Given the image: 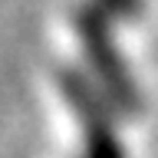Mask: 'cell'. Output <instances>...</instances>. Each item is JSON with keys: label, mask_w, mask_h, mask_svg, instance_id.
<instances>
[{"label": "cell", "mask_w": 158, "mask_h": 158, "mask_svg": "<svg viewBox=\"0 0 158 158\" xmlns=\"http://www.w3.org/2000/svg\"><path fill=\"white\" fill-rule=\"evenodd\" d=\"M79 33H82V43H86L89 63L96 69V76L102 79L109 99L115 102V109H135V86L128 79L122 59L115 56V46H112V36H109V13L102 7H92L79 17Z\"/></svg>", "instance_id": "obj_1"}, {"label": "cell", "mask_w": 158, "mask_h": 158, "mask_svg": "<svg viewBox=\"0 0 158 158\" xmlns=\"http://www.w3.org/2000/svg\"><path fill=\"white\" fill-rule=\"evenodd\" d=\"M63 89L82 122V158H125L115 132H112V122H109L106 109L99 106V99L92 96V89L73 73L63 76Z\"/></svg>", "instance_id": "obj_2"}, {"label": "cell", "mask_w": 158, "mask_h": 158, "mask_svg": "<svg viewBox=\"0 0 158 158\" xmlns=\"http://www.w3.org/2000/svg\"><path fill=\"white\" fill-rule=\"evenodd\" d=\"M99 7L106 10L109 17H128V13H135L138 0H99Z\"/></svg>", "instance_id": "obj_3"}]
</instances>
